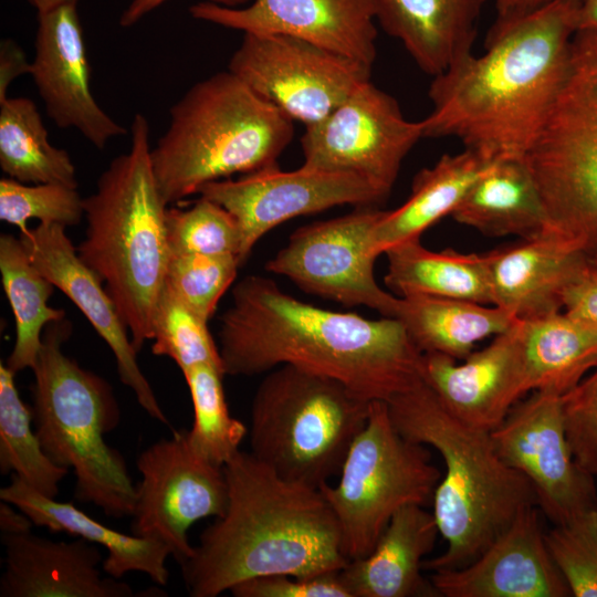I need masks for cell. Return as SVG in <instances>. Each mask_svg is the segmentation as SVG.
<instances>
[{"mask_svg": "<svg viewBox=\"0 0 597 597\" xmlns=\"http://www.w3.org/2000/svg\"><path fill=\"white\" fill-rule=\"evenodd\" d=\"M578 0H552L509 22H493L485 52L433 76L423 137H454L489 161L524 158L572 66Z\"/></svg>", "mask_w": 597, "mask_h": 597, "instance_id": "1", "label": "cell"}, {"mask_svg": "<svg viewBox=\"0 0 597 597\" xmlns=\"http://www.w3.org/2000/svg\"><path fill=\"white\" fill-rule=\"evenodd\" d=\"M231 296L218 333L224 375L291 365L386 402L422 379V353L397 318L324 310L261 275L237 282Z\"/></svg>", "mask_w": 597, "mask_h": 597, "instance_id": "2", "label": "cell"}, {"mask_svg": "<svg viewBox=\"0 0 597 597\" xmlns=\"http://www.w3.org/2000/svg\"><path fill=\"white\" fill-rule=\"evenodd\" d=\"M228 503L181 565L191 597H217L259 576H311L349 562L320 489L281 478L250 452L224 467Z\"/></svg>", "mask_w": 597, "mask_h": 597, "instance_id": "3", "label": "cell"}, {"mask_svg": "<svg viewBox=\"0 0 597 597\" xmlns=\"http://www.w3.org/2000/svg\"><path fill=\"white\" fill-rule=\"evenodd\" d=\"M387 405L399 432L432 447L444 463L431 503L447 547L425 559L423 569L469 565L523 510L538 507L531 482L499 455L491 431L451 413L423 378Z\"/></svg>", "mask_w": 597, "mask_h": 597, "instance_id": "4", "label": "cell"}, {"mask_svg": "<svg viewBox=\"0 0 597 597\" xmlns=\"http://www.w3.org/2000/svg\"><path fill=\"white\" fill-rule=\"evenodd\" d=\"M130 149L101 174L83 198L86 230L76 248L105 284L137 352L153 338L154 315L171 255L166 210L154 176L149 123L135 114Z\"/></svg>", "mask_w": 597, "mask_h": 597, "instance_id": "5", "label": "cell"}, {"mask_svg": "<svg viewBox=\"0 0 597 597\" xmlns=\"http://www.w3.org/2000/svg\"><path fill=\"white\" fill-rule=\"evenodd\" d=\"M169 114L167 130L150 150L167 206L207 182L276 165L294 134L290 117L230 71L192 85Z\"/></svg>", "mask_w": 597, "mask_h": 597, "instance_id": "6", "label": "cell"}, {"mask_svg": "<svg viewBox=\"0 0 597 597\" xmlns=\"http://www.w3.org/2000/svg\"><path fill=\"white\" fill-rule=\"evenodd\" d=\"M71 333L66 318L44 328L32 368L35 432L50 459L73 470L78 502L93 504L107 516H132L136 486L123 455L105 440L119 425V406L104 378L63 353Z\"/></svg>", "mask_w": 597, "mask_h": 597, "instance_id": "7", "label": "cell"}, {"mask_svg": "<svg viewBox=\"0 0 597 597\" xmlns=\"http://www.w3.org/2000/svg\"><path fill=\"white\" fill-rule=\"evenodd\" d=\"M371 402L329 377L279 366L252 400L250 453L281 478L320 489L339 474Z\"/></svg>", "mask_w": 597, "mask_h": 597, "instance_id": "8", "label": "cell"}, {"mask_svg": "<svg viewBox=\"0 0 597 597\" xmlns=\"http://www.w3.org/2000/svg\"><path fill=\"white\" fill-rule=\"evenodd\" d=\"M524 158L545 230L589 254L597 248V31L576 32L568 77Z\"/></svg>", "mask_w": 597, "mask_h": 597, "instance_id": "9", "label": "cell"}, {"mask_svg": "<svg viewBox=\"0 0 597 597\" xmlns=\"http://www.w3.org/2000/svg\"><path fill=\"white\" fill-rule=\"evenodd\" d=\"M441 476L425 446L396 428L387 402L373 401L337 484L320 488L338 522L346 558L368 555L404 506L431 503Z\"/></svg>", "mask_w": 597, "mask_h": 597, "instance_id": "10", "label": "cell"}, {"mask_svg": "<svg viewBox=\"0 0 597 597\" xmlns=\"http://www.w3.org/2000/svg\"><path fill=\"white\" fill-rule=\"evenodd\" d=\"M228 71L306 127L370 81L371 67L290 35L244 33Z\"/></svg>", "mask_w": 597, "mask_h": 597, "instance_id": "11", "label": "cell"}, {"mask_svg": "<svg viewBox=\"0 0 597 597\" xmlns=\"http://www.w3.org/2000/svg\"><path fill=\"white\" fill-rule=\"evenodd\" d=\"M383 212L377 206H360L347 214L303 226L265 269L306 293L394 317L398 297L383 290L374 275L380 254L373 230Z\"/></svg>", "mask_w": 597, "mask_h": 597, "instance_id": "12", "label": "cell"}, {"mask_svg": "<svg viewBox=\"0 0 597 597\" xmlns=\"http://www.w3.org/2000/svg\"><path fill=\"white\" fill-rule=\"evenodd\" d=\"M420 138L422 122L408 121L398 102L368 81L325 118L306 126L303 165L356 174L387 198Z\"/></svg>", "mask_w": 597, "mask_h": 597, "instance_id": "13", "label": "cell"}, {"mask_svg": "<svg viewBox=\"0 0 597 597\" xmlns=\"http://www.w3.org/2000/svg\"><path fill=\"white\" fill-rule=\"evenodd\" d=\"M133 534L167 545L180 566L193 546L188 530L205 517L221 516L228 503L224 468L200 457L187 430L175 431L145 449L136 460Z\"/></svg>", "mask_w": 597, "mask_h": 597, "instance_id": "14", "label": "cell"}, {"mask_svg": "<svg viewBox=\"0 0 597 597\" xmlns=\"http://www.w3.org/2000/svg\"><path fill=\"white\" fill-rule=\"evenodd\" d=\"M491 437L503 461L531 482L538 507L555 525L597 511L594 475L576 461L566 436L562 396L535 390Z\"/></svg>", "mask_w": 597, "mask_h": 597, "instance_id": "15", "label": "cell"}, {"mask_svg": "<svg viewBox=\"0 0 597 597\" xmlns=\"http://www.w3.org/2000/svg\"><path fill=\"white\" fill-rule=\"evenodd\" d=\"M198 193L230 211L241 231L240 264L256 242L280 223L343 205L377 206L386 198L363 177L302 165L295 170L269 166L238 179L207 182Z\"/></svg>", "mask_w": 597, "mask_h": 597, "instance_id": "16", "label": "cell"}, {"mask_svg": "<svg viewBox=\"0 0 597 597\" xmlns=\"http://www.w3.org/2000/svg\"><path fill=\"white\" fill-rule=\"evenodd\" d=\"M189 12L244 33L297 38L370 67L377 55L373 0H253L244 8L205 1Z\"/></svg>", "mask_w": 597, "mask_h": 597, "instance_id": "17", "label": "cell"}, {"mask_svg": "<svg viewBox=\"0 0 597 597\" xmlns=\"http://www.w3.org/2000/svg\"><path fill=\"white\" fill-rule=\"evenodd\" d=\"M31 77L48 116L60 128H75L94 147L126 134L95 101L76 4L38 13Z\"/></svg>", "mask_w": 597, "mask_h": 597, "instance_id": "18", "label": "cell"}, {"mask_svg": "<svg viewBox=\"0 0 597 597\" xmlns=\"http://www.w3.org/2000/svg\"><path fill=\"white\" fill-rule=\"evenodd\" d=\"M63 224L40 222L20 232L34 266L84 314L113 352L121 381L129 387L140 407L154 419L168 423L157 397L142 371L128 329L101 279L78 256Z\"/></svg>", "mask_w": 597, "mask_h": 597, "instance_id": "19", "label": "cell"}, {"mask_svg": "<svg viewBox=\"0 0 597 597\" xmlns=\"http://www.w3.org/2000/svg\"><path fill=\"white\" fill-rule=\"evenodd\" d=\"M422 378L455 417L493 430L528 391L522 321L460 364L443 354H422Z\"/></svg>", "mask_w": 597, "mask_h": 597, "instance_id": "20", "label": "cell"}, {"mask_svg": "<svg viewBox=\"0 0 597 597\" xmlns=\"http://www.w3.org/2000/svg\"><path fill=\"white\" fill-rule=\"evenodd\" d=\"M430 582L443 597H568L545 541L537 506L523 510L473 562L437 570Z\"/></svg>", "mask_w": 597, "mask_h": 597, "instance_id": "21", "label": "cell"}, {"mask_svg": "<svg viewBox=\"0 0 597 597\" xmlns=\"http://www.w3.org/2000/svg\"><path fill=\"white\" fill-rule=\"evenodd\" d=\"M4 570L0 597H130V586L103 577L96 544L51 541L31 532L1 534Z\"/></svg>", "mask_w": 597, "mask_h": 597, "instance_id": "22", "label": "cell"}, {"mask_svg": "<svg viewBox=\"0 0 597 597\" xmlns=\"http://www.w3.org/2000/svg\"><path fill=\"white\" fill-rule=\"evenodd\" d=\"M493 305L520 321L563 308V295L588 254L557 234L543 231L486 252Z\"/></svg>", "mask_w": 597, "mask_h": 597, "instance_id": "23", "label": "cell"}, {"mask_svg": "<svg viewBox=\"0 0 597 597\" xmlns=\"http://www.w3.org/2000/svg\"><path fill=\"white\" fill-rule=\"evenodd\" d=\"M438 534L436 519L425 506L397 511L373 551L341 569L350 597H438L421 573Z\"/></svg>", "mask_w": 597, "mask_h": 597, "instance_id": "24", "label": "cell"}, {"mask_svg": "<svg viewBox=\"0 0 597 597\" xmlns=\"http://www.w3.org/2000/svg\"><path fill=\"white\" fill-rule=\"evenodd\" d=\"M376 21L432 77L472 53L486 0H373Z\"/></svg>", "mask_w": 597, "mask_h": 597, "instance_id": "25", "label": "cell"}, {"mask_svg": "<svg viewBox=\"0 0 597 597\" xmlns=\"http://www.w3.org/2000/svg\"><path fill=\"white\" fill-rule=\"evenodd\" d=\"M0 499L25 513L34 525L51 532H64L100 545L107 551L102 563L111 577L121 578L129 572H142L157 585H166L169 570L166 562L171 552L156 540L113 530L92 519L71 502H61L38 492L19 476L0 489Z\"/></svg>", "mask_w": 597, "mask_h": 597, "instance_id": "26", "label": "cell"}, {"mask_svg": "<svg viewBox=\"0 0 597 597\" xmlns=\"http://www.w3.org/2000/svg\"><path fill=\"white\" fill-rule=\"evenodd\" d=\"M461 223L491 237H534L546 229V214L525 158L493 163L451 213Z\"/></svg>", "mask_w": 597, "mask_h": 597, "instance_id": "27", "label": "cell"}, {"mask_svg": "<svg viewBox=\"0 0 597 597\" xmlns=\"http://www.w3.org/2000/svg\"><path fill=\"white\" fill-rule=\"evenodd\" d=\"M495 163V161H494ZM479 154L463 149L443 155L413 178L409 198L395 210H384L373 230L379 254L400 242L420 239L428 228L451 214L471 186L492 165Z\"/></svg>", "mask_w": 597, "mask_h": 597, "instance_id": "28", "label": "cell"}, {"mask_svg": "<svg viewBox=\"0 0 597 597\" xmlns=\"http://www.w3.org/2000/svg\"><path fill=\"white\" fill-rule=\"evenodd\" d=\"M394 318L422 354L438 353L454 359H464L476 343L520 321L496 305L429 295L398 296Z\"/></svg>", "mask_w": 597, "mask_h": 597, "instance_id": "29", "label": "cell"}, {"mask_svg": "<svg viewBox=\"0 0 597 597\" xmlns=\"http://www.w3.org/2000/svg\"><path fill=\"white\" fill-rule=\"evenodd\" d=\"M385 283L399 297L429 295L493 305L486 253L436 252L420 239L388 248Z\"/></svg>", "mask_w": 597, "mask_h": 597, "instance_id": "30", "label": "cell"}, {"mask_svg": "<svg viewBox=\"0 0 597 597\" xmlns=\"http://www.w3.org/2000/svg\"><path fill=\"white\" fill-rule=\"evenodd\" d=\"M528 391L564 396L597 366V328L564 312L522 321Z\"/></svg>", "mask_w": 597, "mask_h": 597, "instance_id": "31", "label": "cell"}, {"mask_svg": "<svg viewBox=\"0 0 597 597\" xmlns=\"http://www.w3.org/2000/svg\"><path fill=\"white\" fill-rule=\"evenodd\" d=\"M0 273L15 326L14 344L6 365L17 374L34 367L44 328L65 318V311L48 304L55 285L31 262L20 238L1 234Z\"/></svg>", "mask_w": 597, "mask_h": 597, "instance_id": "32", "label": "cell"}, {"mask_svg": "<svg viewBox=\"0 0 597 597\" xmlns=\"http://www.w3.org/2000/svg\"><path fill=\"white\" fill-rule=\"evenodd\" d=\"M0 167L7 177L24 184L77 188L69 153L50 143L34 102L27 97H7L0 103Z\"/></svg>", "mask_w": 597, "mask_h": 597, "instance_id": "33", "label": "cell"}, {"mask_svg": "<svg viewBox=\"0 0 597 597\" xmlns=\"http://www.w3.org/2000/svg\"><path fill=\"white\" fill-rule=\"evenodd\" d=\"M14 375L6 363H0V471L13 472L38 492L56 499L69 469L45 453L32 430V412L20 398Z\"/></svg>", "mask_w": 597, "mask_h": 597, "instance_id": "34", "label": "cell"}, {"mask_svg": "<svg viewBox=\"0 0 597 597\" xmlns=\"http://www.w3.org/2000/svg\"><path fill=\"white\" fill-rule=\"evenodd\" d=\"M193 423L187 431L192 449L207 461L224 467L239 451L249 433L247 426L233 418L226 400L223 371L212 365H196L185 371Z\"/></svg>", "mask_w": 597, "mask_h": 597, "instance_id": "35", "label": "cell"}, {"mask_svg": "<svg viewBox=\"0 0 597 597\" xmlns=\"http://www.w3.org/2000/svg\"><path fill=\"white\" fill-rule=\"evenodd\" d=\"M151 341L153 354L169 357L182 374L201 364L223 371L219 346L209 331L208 321L185 304L166 284L157 302Z\"/></svg>", "mask_w": 597, "mask_h": 597, "instance_id": "36", "label": "cell"}, {"mask_svg": "<svg viewBox=\"0 0 597 597\" xmlns=\"http://www.w3.org/2000/svg\"><path fill=\"white\" fill-rule=\"evenodd\" d=\"M165 221L171 254L235 255L239 260L240 227L221 205L200 196L188 209L167 208Z\"/></svg>", "mask_w": 597, "mask_h": 597, "instance_id": "37", "label": "cell"}, {"mask_svg": "<svg viewBox=\"0 0 597 597\" xmlns=\"http://www.w3.org/2000/svg\"><path fill=\"white\" fill-rule=\"evenodd\" d=\"M240 265L235 255L174 253L165 284L209 322L220 298L234 282Z\"/></svg>", "mask_w": 597, "mask_h": 597, "instance_id": "38", "label": "cell"}, {"mask_svg": "<svg viewBox=\"0 0 597 597\" xmlns=\"http://www.w3.org/2000/svg\"><path fill=\"white\" fill-rule=\"evenodd\" d=\"M84 216L77 188L61 184H24L6 177L0 180V220L25 232L28 220L77 224Z\"/></svg>", "mask_w": 597, "mask_h": 597, "instance_id": "39", "label": "cell"}, {"mask_svg": "<svg viewBox=\"0 0 597 597\" xmlns=\"http://www.w3.org/2000/svg\"><path fill=\"white\" fill-rule=\"evenodd\" d=\"M549 554L576 597H597V511L545 533Z\"/></svg>", "mask_w": 597, "mask_h": 597, "instance_id": "40", "label": "cell"}, {"mask_svg": "<svg viewBox=\"0 0 597 597\" xmlns=\"http://www.w3.org/2000/svg\"><path fill=\"white\" fill-rule=\"evenodd\" d=\"M566 436L579 465L597 475V366L562 396Z\"/></svg>", "mask_w": 597, "mask_h": 597, "instance_id": "41", "label": "cell"}, {"mask_svg": "<svg viewBox=\"0 0 597 597\" xmlns=\"http://www.w3.org/2000/svg\"><path fill=\"white\" fill-rule=\"evenodd\" d=\"M229 591L234 597H350L341 569L311 576H259L234 585Z\"/></svg>", "mask_w": 597, "mask_h": 597, "instance_id": "42", "label": "cell"}, {"mask_svg": "<svg viewBox=\"0 0 597 597\" xmlns=\"http://www.w3.org/2000/svg\"><path fill=\"white\" fill-rule=\"evenodd\" d=\"M563 308L597 328V268L589 256L565 290Z\"/></svg>", "mask_w": 597, "mask_h": 597, "instance_id": "43", "label": "cell"}, {"mask_svg": "<svg viewBox=\"0 0 597 597\" xmlns=\"http://www.w3.org/2000/svg\"><path fill=\"white\" fill-rule=\"evenodd\" d=\"M30 73L31 62L28 61L24 51L13 40H2L0 44V103L8 97L7 92L12 81Z\"/></svg>", "mask_w": 597, "mask_h": 597, "instance_id": "44", "label": "cell"}, {"mask_svg": "<svg viewBox=\"0 0 597 597\" xmlns=\"http://www.w3.org/2000/svg\"><path fill=\"white\" fill-rule=\"evenodd\" d=\"M168 0H132L119 18V25L129 28ZM226 7H235L251 0H207Z\"/></svg>", "mask_w": 597, "mask_h": 597, "instance_id": "45", "label": "cell"}, {"mask_svg": "<svg viewBox=\"0 0 597 597\" xmlns=\"http://www.w3.org/2000/svg\"><path fill=\"white\" fill-rule=\"evenodd\" d=\"M552 0H494V22H509L528 14Z\"/></svg>", "mask_w": 597, "mask_h": 597, "instance_id": "46", "label": "cell"}, {"mask_svg": "<svg viewBox=\"0 0 597 597\" xmlns=\"http://www.w3.org/2000/svg\"><path fill=\"white\" fill-rule=\"evenodd\" d=\"M9 502L0 503V531L1 534H22L31 532L34 523L21 510H14Z\"/></svg>", "mask_w": 597, "mask_h": 597, "instance_id": "47", "label": "cell"}, {"mask_svg": "<svg viewBox=\"0 0 597 597\" xmlns=\"http://www.w3.org/2000/svg\"><path fill=\"white\" fill-rule=\"evenodd\" d=\"M597 31V0H578V31Z\"/></svg>", "mask_w": 597, "mask_h": 597, "instance_id": "48", "label": "cell"}, {"mask_svg": "<svg viewBox=\"0 0 597 597\" xmlns=\"http://www.w3.org/2000/svg\"><path fill=\"white\" fill-rule=\"evenodd\" d=\"M38 13L54 10L56 8L77 4L78 0H27Z\"/></svg>", "mask_w": 597, "mask_h": 597, "instance_id": "49", "label": "cell"}, {"mask_svg": "<svg viewBox=\"0 0 597 597\" xmlns=\"http://www.w3.org/2000/svg\"><path fill=\"white\" fill-rule=\"evenodd\" d=\"M589 260L591 261V263L597 268V248L591 251L589 254Z\"/></svg>", "mask_w": 597, "mask_h": 597, "instance_id": "50", "label": "cell"}]
</instances>
